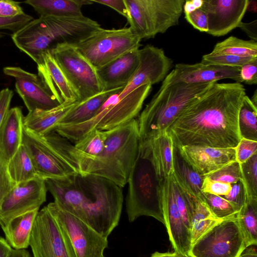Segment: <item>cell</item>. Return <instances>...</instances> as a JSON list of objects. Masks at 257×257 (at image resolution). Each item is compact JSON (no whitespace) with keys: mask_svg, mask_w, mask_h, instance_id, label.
Instances as JSON below:
<instances>
[{"mask_svg":"<svg viewBox=\"0 0 257 257\" xmlns=\"http://www.w3.org/2000/svg\"><path fill=\"white\" fill-rule=\"evenodd\" d=\"M245 89L240 83H215L188 104L167 131L179 146L235 148Z\"/></svg>","mask_w":257,"mask_h":257,"instance_id":"1","label":"cell"},{"mask_svg":"<svg viewBox=\"0 0 257 257\" xmlns=\"http://www.w3.org/2000/svg\"><path fill=\"white\" fill-rule=\"evenodd\" d=\"M141 137L137 119L106 131V139L101 154L88 158L80 154L67 139L56 135L53 148L73 166L78 173L108 179L121 188L127 183L139 148Z\"/></svg>","mask_w":257,"mask_h":257,"instance_id":"2","label":"cell"},{"mask_svg":"<svg viewBox=\"0 0 257 257\" xmlns=\"http://www.w3.org/2000/svg\"><path fill=\"white\" fill-rule=\"evenodd\" d=\"M101 27L84 15L74 17H39L12 35L15 45L36 63L44 52L57 46H75Z\"/></svg>","mask_w":257,"mask_h":257,"instance_id":"3","label":"cell"},{"mask_svg":"<svg viewBox=\"0 0 257 257\" xmlns=\"http://www.w3.org/2000/svg\"><path fill=\"white\" fill-rule=\"evenodd\" d=\"M164 179L156 168L151 139H141L127 182L128 188L125 206L130 222L147 216L165 225L162 203Z\"/></svg>","mask_w":257,"mask_h":257,"instance_id":"4","label":"cell"},{"mask_svg":"<svg viewBox=\"0 0 257 257\" xmlns=\"http://www.w3.org/2000/svg\"><path fill=\"white\" fill-rule=\"evenodd\" d=\"M81 175L84 193L73 215L108 237L119 223L123 200L121 188L100 176Z\"/></svg>","mask_w":257,"mask_h":257,"instance_id":"5","label":"cell"},{"mask_svg":"<svg viewBox=\"0 0 257 257\" xmlns=\"http://www.w3.org/2000/svg\"><path fill=\"white\" fill-rule=\"evenodd\" d=\"M215 83L178 82L159 89L137 119L141 139L167 131L186 106Z\"/></svg>","mask_w":257,"mask_h":257,"instance_id":"6","label":"cell"},{"mask_svg":"<svg viewBox=\"0 0 257 257\" xmlns=\"http://www.w3.org/2000/svg\"><path fill=\"white\" fill-rule=\"evenodd\" d=\"M151 87L149 84L141 86L120 99L114 95L91 119L74 125L58 124L53 131L75 142L93 130L108 131L125 124L139 115Z\"/></svg>","mask_w":257,"mask_h":257,"instance_id":"7","label":"cell"},{"mask_svg":"<svg viewBox=\"0 0 257 257\" xmlns=\"http://www.w3.org/2000/svg\"><path fill=\"white\" fill-rule=\"evenodd\" d=\"M130 29L141 40L165 33L178 25L184 0H125Z\"/></svg>","mask_w":257,"mask_h":257,"instance_id":"8","label":"cell"},{"mask_svg":"<svg viewBox=\"0 0 257 257\" xmlns=\"http://www.w3.org/2000/svg\"><path fill=\"white\" fill-rule=\"evenodd\" d=\"M141 41L129 27L118 29L101 28L75 47L97 68L129 51L139 49Z\"/></svg>","mask_w":257,"mask_h":257,"instance_id":"9","label":"cell"},{"mask_svg":"<svg viewBox=\"0 0 257 257\" xmlns=\"http://www.w3.org/2000/svg\"><path fill=\"white\" fill-rule=\"evenodd\" d=\"M50 52L76 94L78 101L103 91L96 68L74 46L61 45Z\"/></svg>","mask_w":257,"mask_h":257,"instance_id":"10","label":"cell"},{"mask_svg":"<svg viewBox=\"0 0 257 257\" xmlns=\"http://www.w3.org/2000/svg\"><path fill=\"white\" fill-rule=\"evenodd\" d=\"M236 217L222 220L205 233L192 245L189 256L238 257L246 246Z\"/></svg>","mask_w":257,"mask_h":257,"instance_id":"11","label":"cell"},{"mask_svg":"<svg viewBox=\"0 0 257 257\" xmlns=\"http://www.w3.org/2000/svg\"><path fill=\"white\" fill-rule=\"evenodd\" d=\"M29 246L33 257H77L68 237L47 206L37 214Z\"/></svg>","mask_w":257,"mask_h":257,"instance_id":"12","label":"cell"},{"mask_svg":"<svg viewBox=\"0 0 257 257\" xmlns=\"http://www.w3.org/2000/svg\"><path fill=\"white\" fill-rule=\"evenodd\" d=\"M47 207L68 237L77 257H104V250L108 246L107 237L60 208L54 202L49 203Z\"/></svg>","mask_w":257,"mask_h":257,"instance_id":"13","label":"cell"},{"mask_svg":"<svg viewBox=\"0 0 257 257\" xmlns=\"http://www.w3.org/2000/svg\"><path fill=\"white\" fill-rule=\"evenodd\" d=\"M22 144L29 153L38 177L64 178L78 172L41 136L23 128Z\"/></svg>","mask_w":257,"mask_h":257,"instance_id":"14","label":"cell"},{"mask_svg":"<svg viewBox=\"0 0 257 257\" xmlns=\"http://www.w3.org/2000/svg\"><path fill=\"white\" fill-rule=\"evenodd\" d=\"M47 191L44 179L39 177L16 184L0 205L1 228L19 215L39 210L46 200Z\"/></svg>","mask_w":257,"mask_h":257,"instance_id":"15","label":"cell"},{"mask_svg":"<svg viewBox=\"0 0 257 257\" xmlns=\"http://www.w3.org/2000/svg\"><path fill=\"white\" fill-rule=\"evenodd\" d=\"M140 63L133 77L122 91L116 94L120 99L138 87L152 85L163 80L172 67L173 61L161 48L147 45L139 49Z\"/></svg>","mask_w":257,"mask_h":257,"instance_id":"16","label":"cell"},{"mask_svg":"<svg viewBox=\"0 0 257 257\" xmlns=\"http://www.w3.org/2000/svg\"><path fill=\"white\" fill-rule=\"evenodd\" d=\"M3 72L14 78L17 92L29 112L49 110L62 104L51 94L38 74L16 66L5 67Z\"/></svg>","mask_w":257,"mask_h":257,"instance_id":"17","label":"cell"},{"mask_svg":"<svg viewBox=\"0 0 257 257\" xmlns=\"http://www.w3.org/2000/svg\"><path fill=\"white\" fill-rule=\"evenodd\" d=\"M240 67L204 64L179 63L165 77L159 89L178 82L189 84L216 82L231 79L241 83Z\"/></svg>","mask_w":257,"mask_h":257,"instance_id":"18","label":"cell"},{"mask_svg":"<svg viewBox=\"0 0 257 257\" xmlns=\"http://www.w3.org/2000/svg\"><path fill=\"white\" fill-rule=\"evenodd\" d=\"M248 0H205L200 8L208 19L207 33L215 37L227 35L239 27L248 8Z\"/></svg>","mask_w":257,"mask_h":257,"instance_id":"19","label":"cell"},{"mask_svg":"<svg viewBox=\"0 0 257 257\" xmlns=\"http://www.w3.org/2000/svg\"><path fill=\"white\" fill-rule=\"evenodd\" d=\"M162 203L165 225L174 251L189 256L192 245L191 231L185 224L177 207L172 176L163 180Z\"/></svg>","mask_w":257,"mask_h":257,"instance_id":"20","label":"cell"},{"mask_svg":"<svg viewBox=\"0 0 257 257\" xmlns=\"http://www.w3.org/2000/svg\"><path fill=\"white\" fill-rule=\"evenodd\" d=\"M175 145L183 159L203 177L236 160L235 148L194 147Z\"/></svg>","mask_w":257,"mask_h":257,"instance_id":"21","label":"cell"},{"mask_svg":"<svg viewBox=\"0 0 257 257\" xmlns=\"http://www.w3.org/2000/svg\"><path fill=\"white\" fill-rule=\"evenodd\" d=\"M139 63V49L129 51L96 68L103 90L125 87L135 74Z\"/></svg>","mask_w":257,"mask_h":257,"instance_id":"22","label":"cell"},{"mask_svg":"<svg viewBox=\"0 0 257 257\" xmlns=\"http://www.w3.org/2000/svg\"><path fill=\"white\" fill-rule=\"evenodd\" d=\"M36 64L38 75L61 104L78 101L76 94L49 51L43 53Z\"/></svg>","mask_w":257,"mask_h":257,"instance_id":"23","label":"cell"},{"mask_svg":"<svg viewBox=\"0 0 257 257\" xmlns=\"http://www.w3.org/2000/svg\"><path fill=\"white\" fill-rule=\"evenodd\" d=\"M24 116L22 108H10L0 127V157L7 163L22 144Z\"/></svg>","mask_w":257,"mask_h":257,"instance_id":"24","label":"cell"},{"mask_svg":"<svg viewBox=\"0 0 257 257\" xmlns=\"http://www.w3.org/2000/svg\"><path fill=\"white\" fill-rule=\"evenodd\" d=\"M78 101L64 103L49 110H35L24 116V128L38 136H44L52 131L63 116Z\"/></svg>","mask_w":257,"mask_h":257,"instance_id":"25","label":"cell"},{"mask_svg":"<svg viewBox=\"0 0 257 257\" xmlns=\"http://www.w3.org/2000/svg\"><path fill=\"white\" fill-rule=\"evenodd\" d=\"M124 88L103 91L84 100L78 101L57 125H74L91 119L110 97L121 92Z\"/></svg>","mask_w":257,"mask_h":257,"instance_id":"26","label":"cell"},{"mask_svg":"<svg viewBox=\"0 0 257 257\" xmlns=\"http://www.w3.org/2000/svg\"><path fill=\"white\" fill-rule=\"evenodd\" d=\"M39 210L19 215L2 229L5 239L13 249H24L29 246L33 226Z\"/></svg>","mask_w":257,"mask_h":257,"instance_id":"27","label":"cell"},{"mask_svg":"<svg viewBox=\"0 0 257 257\" xmlns=\"http://www.w3.org/2000/svg\"><path fill=\"white\" fill-rule=\"evenodd\" d=\"M40 17H74L83 16V6L92 4L89 0H27Z\"/></svg>","mask_w":257,"mask_h":257,"instance_id":"28","label":"cell"},{"mask_svg":"<svg viewBox=\"0 0 257 257\" xmlns=\"http://www.w3.org/2000/svg\"><path fill=\"white\" fill-rule=\"evenodd\" d=\"M151 139L152 148L157 170L162 179L171 176L174 173V142L167 131Z\"/></svg>","mask_w":257,"mask_h":257,"instance_id":"29","label":"cell"},{"mask_svg":"<svg viewBox=\"0 0 257 257\" xmlns=\"http://www.w3.org/2000/svg\"><path fill=\"white\" fill-rule=\"evenodd\" d=\"M174 179L188 193L198 198L201 193L204 177L197 173L181 157L177 147L174 144Z\"/></svg>","mask_w":257,"mask_h":257,"instance_id":"30","label":"cell"},{"mask_svg":"<svg viewBox=\"0 0 257 257\" xmlns=\"http://www.w3.org/2000/svg\"><path fill=\"white\" fill-rule=\"evenodd\" d=\"M192 207L191 234L192 245L205 233L222 220L214 217L205 204L195 196L192 197Z\"/></svg>","mask_w":257,"mask_h":257,"instance_id":"31","label":"cell"},{"mask_svg":"<svg viewBox=\"0 0 257 257\" xmlns=\"http://www.w3.org/2000/svg\"><path fill=\"white\" fill-rule=\"evenodd\" d=\"M7 169L16 185L38 177L30 156L23 144L7 163Z\"/></svg>","mask_w":257,"mask_h":257,"instance_id":"32","label":"cell"},{"mask_svg":"<svg viewBox=\"0 0 257 257\" xmlns=\"http://www.w3.org/2000/svg\"><path fill=\"white\" fill-rule=\"evenodd\" d=\"M246 247L257 244V202L245 201L236 215Z\"/></svg>","mask_w":257,"mask_h":257,"instance_id":"33","label":"cell"},{"mask_svg":"<svg viewBox=\"0 0 257 257\" xmlns=\"http://www.w3.org/2000/svg\"><path fill=\"white\" fill-rule=\"evenodd\" d=\"M210 53L243 57H256L257 42L251 40L247 41L230 36L217 43Z\"/></svg>","mask_w":257,"mask_h":257,"instance_id":"34","label":"cell"},{"mask_svg":"<svg viewBox=\"0 0 257 257\" xmlns=\"http://www.w3.org/2000/svg\"><path fill=\"white\" fill-rule=\"evenodd\" d=\"M257 106L246 95L240 107L238 116L241 138L257 141Z\"/></svg>","mask_w":257,"mask_h":257,"instance_id":"35","label":"cell"},{"mask_svg":"<svg viewBox=\"0 0 257 257\" xmlns=\"http://www.w3.org/2000/svg\"><path fill=\"white\" fill-rule=\"evenodd\" d=\"M207 207L213 215L220 220L236 217L240 210L223 197L202 192L197 198Z\"/></svg>","mask_w":257,"mask_h":257,"instance_id":"36","label":"cell"},{"mask_svg":"<svg viewBox=\"0 0 257 257\" xmlns=\"http://www.w3.org/2000/svg\"><path fill=\"white\" fill-rule=\"evenodd\" d=\"M106 139V131L95 129L75 142L74 146L81 155L88 158H95L103 151Z\"/></svg>","mask_w":257,"mask_h":257,"instance_id":"37","label":"cell"},{"mask_svg":"<svg viewBox=\"0 0 257 257\" xmlns=\"http://www.w3.org/2000/svg\"><path fill=\"white\" fill-rule=\"evenodd\" d=\"M240 169L245 201L257 202V154L240 164Z\"/></svg>","mask_w":257,"mask_h":257,"instance_id":"38","label":"cell"},{"mask_svg":"<svg viewBox=\"0 0 257 257\" xmlns=\"http://www.w3.org/2000/svg\"><path fill=\"white\" fill-rule=\"evenodd\" d=\"M204 177L230 184L236 183L241 180L240 164L237 161H234L207 174Z\"/></svg>","mask_w":257,"mask_h":257,"instance_id":"39","label":"cell"},{"mask_svg":"<svg viewBox=\"0 0 257 257\" xmlns=\"http://www.w3.org/2000/svg\"><path fill=\"white\" fill-rule=\"evenodd\" d=\"M256 57H243L231 55L212 54L210 53L203 55L200 63L204 64L240 67Z\"/></svg>","mask_w":257,"mask_h":257,"instance_id":"40","label":"cell"},{"mask_svg":"<svg viewBox=\"0 0 257 257\" xmlns=\"http://www.w3.org/2000/svg\"><path fill=\"white\" fill-rule=\"evenodd\" d=\"M33 19L32 16L25 13L12 18L0 17V39L5 36L6 31L14 34Z\"/></svg>","mask_w":257,"mask_h":257,"instance_id":"41","label":"cell"},{"mask_svg":"<svg viewBox=\"0 0 257 257\" xmlns=\"http://www.w3.org/2000/svg\"><path fill=\"white\" fill-rule=\"evenodd\" d=\"M257 154V141L241 138L235 147V159L240 164Z\"/></svg>","mask_w":257,"mask_h":257,"instance_id":"42","label":"cell"},{"mask_svg":"<svg viewBox=\"0 0 257 257\" xmlns=\"http://www.w3.org/2000/svg\"><path fill=\"white\" fill-rule=\"evenodd\" d=\"M231 184L211 180L207 178H204L201 191L217 196H223L226 195L230 191Z\"/></svg>","mask_w":257,"mask_h":257,"instance_id":"43","label":"cell"},{"mask_svg":"<svg viewBox=\"0 0 257 257\" xmlns=\"http://www.w3.org/2000/svg\"><path fill=\"white\" fill-rule=\"evenodd\" d=\"M233 204L240 210L246 201V195L241 181L231 185L229 193L225 196H221Z\"/></svg>","mask_w":257,"mask_h":257,"instance_id":"44","label":"cell"},{"mask_svg":"<svg viewBox=\"0 0 257 257\" xmlns=\"http://www.w3.org/2000/svg\"><path fill=\"white\" fill-rule=\"evenodd\" d=\"M15 185L8 173L7 163L0 157V205L4 198Z\"/></svg>","mask_w":257,"mask_h":257,"instance_id":"45","label":"cell"},{"mask_svg":"<svg viewBox=\"0 0 257 257\" xmlns=\"http://www.w3.org/2000/svg\"><path fill=\"white\" fill-rule=\"evenodd\" d=\"M185 18L195 29L202 32H207V17L206 13L201 9H197L188 15H185Z\"/></svg>","mask_w":257,"mask_h":257,"instance_id":"46","label":"cell"},{"mask_svg":"<svg viewBox=\"0 0 257 257\" xmlns=\"http://www.w3.org/2000/svg\"><path fill=\"white\" fill-rule=\"evenodd\" d=\"M240 77L241 82L248 85L257 84V59L240 67Z\"/></svg>","mask_w":257,"mask_h":257,"instance_id":"47","label":"cell"},{"mask_svg":"<svg viewBox=\"0 0 257 257\" xmlns=\"http://www.w3.org/2000/svg\"><path fill=\"white\" fill-rule=\"evenodd\" d=\"M20 3L10 0H0V17L12 18L24 14Z\"/></svg>","mask_w":257,"mask_h":257,"instance_id":"48","label":"cell"},{"mask_svg":"<svg viewBox=\"0 0 257 257\" xmlns=\"http://www.w3.org/2000/svg\"><path fill=\"white\" fill-rule=\"evenodd\" d=\"M13 95V91L8 88L0 91V127L10 109V104Z\"/></svg>","mask_w":257,"mask_h":257,"instance_id":"49","label":"cell"},{"mask_svg":"<svg viewBox=\"0 0 257 257\" xmlns=\"http://www.w3.org/2000/svg\"><path fill=\"white\" fill-rule=\"evenodd\" d=\"M93 4L94 3L108 6L126 19L128 17V11L125 0H89Z\"/></svg>","mask_w":257,"mask_h":257,"instance_id":"50","label":"cell"},{"mask_svg":"<svg viewBox=\"0 0 257 257\" xmlns=\"http://www.w3.org/2000/svg\"><path fill=\"white\" fill-rule=\"evenodd\" d=\"M238 28L243 31L251 40H257V20H255L250 23L241 22Z\"/></svg>","mask_w":257,"mask_h":257,"instance_id":"51","label":"cell"},{"mask_svg":"<svg viewBox=\"0 0 257 257\" xmlns=\"http://www.w3.org/2000/svg\"><path fill=\"white\" fill-rule=\"evenodd\" d=\"M203 0H190L185 1L183 6V11L185 15H188L200 9L203 5Z\"/></svg>","mask_w":257,"mask_h":257,"instance_id":"52","label":"cell"},{"mask_svg":"<svg viewBox=\"0 0 257 257\" xmlns=\"http://www.w3.org/2000/svg\"><path fill=\"white\" fill-rule=\"evenodd\" d=\"M13 249L6 239L0 236V257H10Z\"/></svg>","mask_w":257,"mask_h":257,"instance_id":"53","label":"cell"},{"mask_svg":"<svg viewBox=\"0 0 257 257\" xmlns=\"http://www.w3.org/2000/svg\"><path fill=\"white\" fill-rule=\"evenodd\" d=\"M238 257H257L256 245L246 247Z\"/></svg>","mask_w":257,"mask_h":257,"instance_id":"54","label":"cell"},{"mask_svg":"<svg viewBox=\"0 0 257 257\" xmlns=\"http://www.w3.org/2000/svg\"><path fill=\"white\" fill-rule=\"evenodd\" d=\"M150 257H189L187 255L182 254L177 252H160L156 251L154 252Z\"/></svg>","mask_w":257,"mask_h":257,"instance_id":"55","label":"cell"},{"mask_svg":"<svg viewBox=\"0 0 257 257\" xmlns=\"http://www.w3.org/2000/svg\"><path fill=\"white\" fill-rule=\"evenodd\" d=\"M10 257H30V255L26 249H13Z\"/></svg>","mask_w":257,"mask_h":257,"instance_id":"56","label":"cell"},{"mask_svg":"<svg viewBox=\"0 0 257 257\" xmlns=\"http://www.w3.org/2000/svg\"><path fill=\"white\" fill-rule=\"evenodd\" d=\"M253 104L257 106V92L256 90H255L254 94L251 98H250Z\"/></svg>","mask_w":257,"mask_h":257,"instance_id":"57","label":"cell"}]
</instances>
